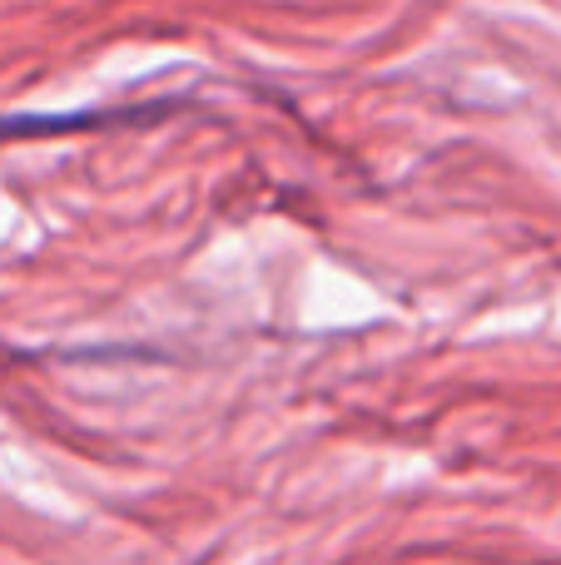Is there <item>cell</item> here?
Masks as SVG:
<instances>
[{
	"instance_id": "1",
	"label": "cell",
	"mask_w": 561,
	"mask_h": 565,
	"mask_svg": "<svg viewBox=\"0 0 561 565\" xmlns=\"http://www.w3.org/2000/svg\"><path fill=\"white\" fill-rule=\"evenodd\" d=\"M174 99H149L135 109H75V115H6L0 119V145L6 139H45V135H85V129H125V125H155L174 115Z\"/></svg>"
}]
</instances>
